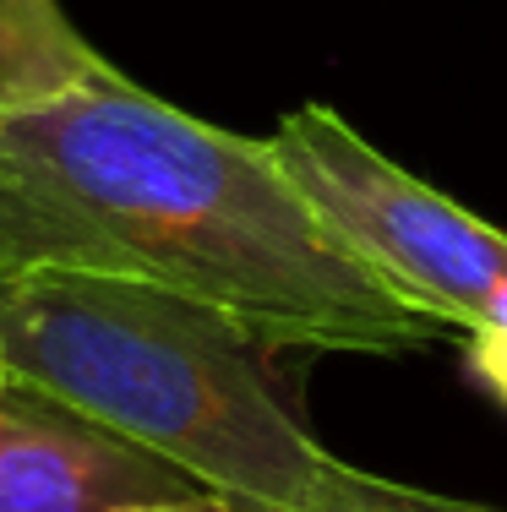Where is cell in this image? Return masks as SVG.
I'll return each mask as SVG.
<instances>
[{
  "label": "cell",
  "mask_w": 507,
  "mask_h": 512,
  "mask_svg": "<svg viewBox=\"0 0 507 512\" xmlns=\"http://www.w3.org/2000/svg\"><path fill=\"white\" fill-rule=\"evenodd\" d=\"M28 262L175 289L273 355H420L453 333L333 235L268 137H235L120 71L0 120V273Z\"/></svg>",
  "instance_id": "cell-1"
},
{
  "label": "cell",
  "mask_w": 507,
  "mask_h": 512,
  "mask_svg": "<svg viewBox=\"0 0 507 512\" xmlns=\"http://www.w3.org/2000/svg\"><path fill=\"white\" fill-rule=\"evenodd\" d=\"M0 355L11 382L251 512H502L328 453L284 398L268 344L142 278L11 267L0 273Z\"/></svg>",
  "instance_id": "cell-2"
},
{
  "label": "cell",
  "mask_w": 507,
  "mask_h": 512,
  "mask_svg": "<svg viewBox=\"0 0 507 512\" xmlns=\"http://www.w3.org/2000/svg\"><path fill=\"white\" fill-rule=\"evenodd\" d=\"M268 142L360 262L415 311L469 338V376L507 404V229L415 180L328 104L289 109Z\"/></svg>",
  "instance_id": "cell-3"
},
{
  "label": "cell",
  "mask_w": 507,
  "mask_h": 512,
  "mask_svg": "<svg viewBox=\"0 0 507 512\" xmlns=\"http://www.w3.org/2000/svg\"><path fill=\"white\" fill-rule=\"evenodd\" d=\"M202 491L164 458L11 382L0 393V512H115Z\"/></svg>",
  "instance_id": "cell-4"
},
{
  "label": "cell",
  "mask_w": 507,
  "mask_h": 512,
  "mask_svg": "<svg viewBox=\"0 0 507 512\" xmlns=\"http://www.w3.org/2000/svg\"><path fill=\"white\" fill-rule=\"evenodd\" d=\"M110 71V60L71 28L60 0H0V120L71 99Z\"/></svg>",
  "instance_id": "cell-5"
},
{
  "label": "cell",
  "mask_w": 507,
  "mask_h": 512,
  "mask_svg": "<svg viewBox=\"0 0 507 512\" xmlns=\"http://www.w3.org/2000/svg\"><path fill=\"white\" fill-rule=\"evenodd\" d=\"M115 512H251L229 502L219 491H186V496H159V502H120Z\"/></svg>",
  "instance_id": "cell-6"
},
{
  "label": "cell",
  "mask_w": 507,
  "mask_h": 512,
  "mask_svg": "<svg viewBox=\"0 0 507 512\" xmlns=\"http://www.w3.org/2000/svg\"><path fill=\"white\" fill-rule=\"evenodd\" d=\"M11 387V371H6V355H0V393Z\"/></svg>",
  "instance_id": "cell-7"
}]
</instances>
